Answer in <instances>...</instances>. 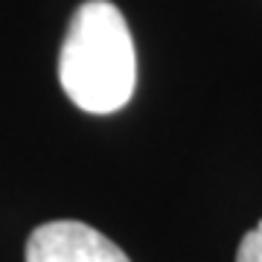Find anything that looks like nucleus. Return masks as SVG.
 Listing matches in <instances>:
<instances>
[{"label":"nucleus","mask_w":262,"mask_h":262,"mask_svg":"<svg viewBox=\"0 0 262 262\" xmlns=\"http://www.w3.org/2000/svg\"><path fill=\"white\" fill-rule=\"evenodd\" d=\"M58 82L88 114H114L128 105L137 56L128 24L111 0H88L73 12L58 53Z\"/></svg>","instance_id":"nucleus-1"},{"label":"nucleus","mask_w":262,"mask_h":262,"mask_svg":"<svg viewBox=\"0 0 262 262\" xmlns=\"http://www.w3.org/2000/svg\"><path fill=\"white\" fill-rule=\"evenodd\" d=\"M27 262H131L120 245H114L96 227L58 219L38 225L27 239Z\"/></svg>","instance_id":"nucleus-2"},{"label":"nucleus","mask_w":262,"mask_h":262,"mask_svg":"<svg viewBox=\"0 0 262 262\" xmlns=\"http://www.w3.org/2000/svg\"><path fill=\"white\" fill-rule=\"evenodd\" d=\"M236 262H262V219L251 233L242 236L239 251H236Z\"/></svg>","instance_id":"nucleus-3"}]
</instances>
